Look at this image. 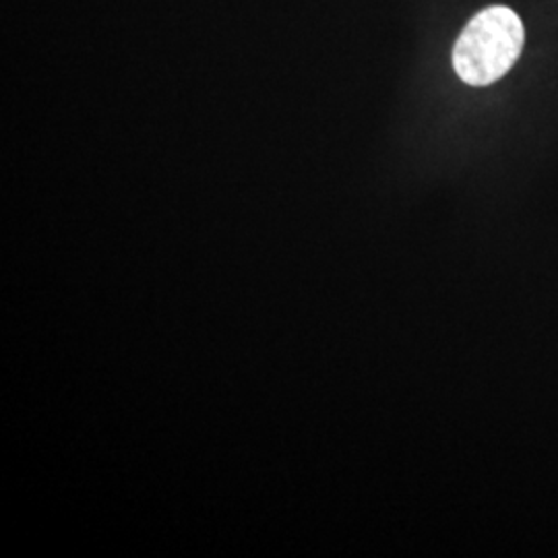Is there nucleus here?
Segmentation results:
<instances>
[{
	"instance_id": "nucleus-1",
	"label": "nucleus",
	"mask_w": 558,
	"mask_h": 558,
	"mask_svg": "<svg viewBox=\"0 0 558 558\" xmlns=\"http://www.w3.org/2000/svg\"><path fill=\"white\" fill-rule=\"evenodd\" d=\"M525 29L509 7H488L468 21L453 48L459 80L474 87L505 77L521 57Z\"/></svg>"
}]
</instances>
